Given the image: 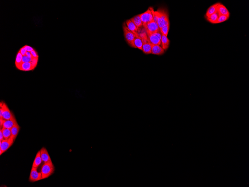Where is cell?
Listing matches in <instances>:
<instances>
[{"label": "cell", "mask_w": 249, "mask_h": 187, "mask_svg": "<svg viewBox=\"0 0 249 187\" xmlns=\"http://www.w3.org/2000/svg\"><path fill=\"white\" fill-rule=\"evenodd\" d=\"M150 9L154 20L157 23L160 29L164 25L170 24L168 13L166 10L160 9L156 11H154L152 8Z\"/></svg>", "instance_id": "cell-1"}, {"label": "cell", "mask_w": 249, "mask_h": 187, "mask_svg": "<svg viewBox=\"0 0 249 187\" xmlns=\"http://www.w3.org/2000/svg\"><path fill=\"white\" fill-rule=\"evenodd\" d=\"M54 170L55 168L52 161L44 163L41 171L43 179L48 178L54 173Z\"/></svg>", "instance_id": "cell-2"}, {"label": "cell", "mask_w": 249, "mask_h": 187, "mask_svg": "<svg viewBox=\"0 0 249 187\" xmlns=\"http://www.w3.org/2000/svg\"><path fill=\"white\" fill-rule=\"evenodd\" d=\"M145 28L147 35H151L161 32L158 25L154 19L148 23Z\"/></svg>", "instance_id": "cell-3"}, {"label": "cell", "mask_w": 249, "mask_h": 187, "mask_svg": "<svg viewBox=\"0 0 249 187\" xmlns=\"http://www.w3.org/2000/svg\"><path fill=\"white\" fill-rule=\"evenodd\" d=\"M123 28L125 40L129 45L133 47V42L136 36V35L129 30L125 23H124L123 24Z\"/></svg>", "instance_id": "cell-4"}, {"label": "cell", "mask_w": 249, "mask_h": 187, "mask_svg": "<svg viewBox=\"0 0 249 187\" xmlns=\"http://www.w3.org/2000/svg\"><path fill=\"white\" fill-rule=\"evenodd\" d=\"M14 140L12 138L0 141V155L5 152L13 144Z\"/></svg>", "instance_id": "cell-5"}, {"label": "cell", "mask_w": 249, "mask_h": 187, "mask_svg": "<svg viewBox=\"0 0 249 187\" xmlns=\"http://www.w3.org/2000/svg\"><path fill=\"white\" fill-rule=\"evenodd\" d=\"M147 39L150 44L153 45H161V34L160 32L147 35Z\"/></svg>", "instance_id": "cell-6"}, {"label": "cell", "mask_w": 249, "mask_h": 187, "mask_svg": "<svg viewBox=\"0 0 249 187\" xmlns=\"http://www.w3.org/2000/svg\"><path fill=\"white\" fill-rule=\"evenodd\" d=\"M143 23V25L144 27L146 26L147 24L149 22L153 19V17L151 10L148 9L145 13L139 15Z\"/></svg>", "instance_id": "cell-7"}, {"label": "cell", "mask_w": 249, "mask_h": 187, "mask_svg": "<svg viewBox=\"0 0 249 187\" xmlns=\"http://www.w3.org/2000/svg\"><path fill=\"white\" fill-rule=\"evenodd\" d=\"M0 106H1L0 108L2 109V112H3L2 113V119H4V120H8L11 119L13 114L11 113L7 104L3 102L2 103L1 102Z\"/></svg>", "instance_id": "cell-8"}, {"label": "cell", "mask_w": 249, "mask_h": 187, "mask_svg": "<svg viewBox=\"0 0 249 187\" xmlns=\"http://www.w3.org/2000/svg\"><path fill=\"white\" fill-rule=\"evenodd\" d=\"M42 179H43V178L41 172H38L37 168L32 167L29 176V180L31 182H34Z\"/></svg>", "instance_id": "cell-9"}, {"label": "cell", "mask_w": 249, "mask_h": 187, "mask_svg": "<svg viewBox=\"0 0 249 187\" xmlns=\"http://www.w3.org/2000/svg\"><path fill=\"white\" fill-rule=\"evenodd\" d=\"M17 123L15 117L14 115L12 117L11 119L8 120H5L3 125V127L5 128L11 129L15 125H16Z\"/></svg>", "instance_id": "cell-10"}, {"label": "cell", "mask_w": 249, "mask_h": 187, "mask_svg": "<svg viewBox=\"0 0 249 187\" xmlns=\"http://www.w3.org/2000/svg\"><path fill=\"white\" fill-rule=\"evenodd\" d=\"M40 152L42 159L44 163L51 161V158L46 149L43 147L40 150Z\"/></svg>", "instance_id": "cell-11"}, {"label": "cell", "mask_w": 249, "mask_h": 187, "mask_svg": "<svg viewBox=\"0 0 249 187\" xmlns=\"http://www.w3.org/2000/svg\"><path fill=\"white\" fill-rule=\"evenodd\" d=\"M143 42L141 38L139 36V34L136 35L133 42V47L138 48L142 50Z\"/></svg>", "instance_id": "cell-12"}, {"label": "cell", "mask_w": 249, "mask_h": 187, "mask_svg": "<svg viewBox=\"0 0 249 187\" xmlns=\"http://www.w3.org/2000/svg\"><path fill=\"white\" fill-rule=\"evenodd\" d=\"M126 24L127 26V27L129 30H130L133 34L136 35L139 34V33H138L139 30H138L136 25L134 24V23L130 19H129V20L126 21Z\"/></svg>", "instance_id": "cell-13"}, {"label": "cell", "mask_w": 249, "mask_h": 187, "mask_svg": "<svg viewBox=\"0 0 249 187\" xmlns=\"http://www.w3.org/2000/svg\"><path fill=\"white\" fill-rule=\"evenodd\" d=\"M165 50L159 45H152V54L156 55H162L164 54Z\"/></svg>", "instance_id": "cell-14"}, {"label": "cell", "mask_w": 249, "mask_h": 187, "mask_svg": "<svg viewBox=\"0 0 249 187\" xmlns=\"http://www.w3.org/2000/svg\"><path fill=\"white\" fill-rule=\"evenodd\" d=\"M217 12L219 13V16L222 15L229 16L230 14L228 10L226 7L221 3H220V4L218 6Z\"/></svg>", "instance_id": "cell-15"}, {"label": "cell", "mask_w": 249, "mask_h": 187, "mask_svg": "<svg viewBox=\"0 0 249 187\" xmlns=\"http://www.w3.org/2000/svg\"><path fill=\"white\" fill-rule=\"evenodd\" d=\"M220 3H216L211 6L207 11L205 14L206 17H209L212 15L217 13L218 11V6L220 4Z\"/></svg>", "instance_id": "cell-16"}, {"label": "cell", "mask_w": 249, "mask_h": 187, "mask_svg": "<svg viewBox=\"0 0 249 187\" xmlns=\"http://www.w3.org/2000/svg\"><path fill=\"white\" fill-rule=\"evenodd\" d=\"M17 68L18 69L24 71H28L34 70L31 62L22 63Z\"/></svg>", "instance_id": "cell-17"}, {"label": "cell", "mask_w": 249, "mask_h": 187, "mask_svg": "<svg viewBox=\"0 0 249 187\" xmlns=\"http://www.w3.org/2000/svg\"><path fill=\"white\" fill-rule=\"evenodd\" d=\"M130 20L136 25L138 30L139 31V29L143 25L142 21L139 15L133 17L130 19Z\"/></svg>", "instance_id": "cell-18"}, {"label": "cell", "mask_w": 249, "mask_h": 187, "mask_svg": "<svg viewBox=\"0 0 249 187\" xmlns=\"http://www.w3.org/2000/svg\"><path fill=\"white\" fill-rule=\"evenodd\" d=\"M19 130H20V126L18 123H17L11 129V136L10 137L12 138L15 141L19 133Z\"/></svg>", "instance_id": "cell-19"}, {"label": "cell", "mask_w": 249, "mask_h": 187, "mask_svg": "<svg viewBox=\"0 0 249 187\" xmlns=\"http://www.w3.org/2000/svg\"><path fill=\"white\" fill-rule=\"evenodd\" d=\"M169 40L167 37L161 34V43L162 48L164 50H167L169 48Z\"/></svg>", "instance_id": "cell-20"}, {"label": "cell", "mask_w": 249, "mask_h": 187, "mask_svg": "<svg viewBox=\"0 0 249 187\" xmlns=\"http://www.w3.org/2000/svg\"><path fill=\"white\" fill-rule=\"evenodd\" d=\"M42 162V160L41 157L40 151H39L37 153L35 160L33 162V167L37 168Z\"/></svg>", "instance_id": "cell-21"}, {"label": "cell", "mask_w": 249, "mask_h": 187, "mask_svg": "<svg viewBox=\"0 0 249 187\" xmlns=\"http://www.w3.org/2000/svg\"><path fill=\"white\" fill-rule=\"evenodd\" d=\"M1 130L3 134L4 139H7L9 138L11 136V129L2 127V129H1Z\"/></svg>", "instance_id": "cell-22"}, {"label": "cell", "mask_w": 249, "mask_h": 187, "mask_svg": "<svg viewBox=\"0 0 249 187\" xmlns=\"http://www.w3.org/2000/svg\"><path fill=\"white\" fill-rule=\"evenodd\" d=\"M219 17V13L217 12V13L212 15H211L209 17H207V19L210 23H213V24H216L217 21L218 20Z\"/></svg>", "instance_id": "cell-23"}, {"label": "cell", "mask_w": 249, "mask_h": 187, "mask_svg": "<svg viewBox=\"0 0 249 187\" xmlns=\"http://www.w3.org/2000/svg\"><path fill=\"white\" fill-rule=\"evenodd\" d=\"M23 57V56L21 54L20 52H18V54H17L15 60V65L17 67H18L23 63L22 62Z\"/></svg>", "instance_id": "cell-24"}, {"label": "cell", "mask_w": 249, "mask_h": 187, "mask_svg": "<svg viewBox=\"0 0 249 187\" xmlns=\"http://www.w3.org/2000/svg\"><path fill=\"white\" fill-rule=\"evenodd\" d=\"M170 24L164 25L160 29L161 34L167 37L169 29Z\"/></svg>", "instance_id": "cell-25"}, {"label": "cell", "mask_w": 249, "mask_h": 187, "mask_svg": "<svg viewBox=\"0 0 249 187\" xmlns=\"http://www.w3.org/2000/svg\"><path fill=\"white\" fill-rule=\"evenodd\" d=\"M229 16H226V15H220L219 16V18H218V20H217L216 24H218V23H223V22H224L227 20L228 18H229Z\"/></svg>", "instance_id": "cell-26"}, {"label": "cell", "mask_w": 249, "mask_h": 187, "mask_svg": "<svg viewBox=\"0 0 249 187\" xmlns=\"http://www.w3.org/2000/svg\"><path fill=\"white\" fill-rule=\"evenodd\" d=\"M33 58L25 55V56H23V59H22V62H30Z\"/></svg>", "instance_id": "cell-27"}, {"label": "cell", "mask_w": 249, "mask_h": 187, "mask_svg": "<svg viewBox=\"0 0 249 187\" xmlns=\"http://www.w3.org/2000/svg\"><path fill=\"white\" fill-rule=\"evenodd\" d=\"M38 61V58H34L32 59L31 62H30L33 69H34L36 67Z\"/></svg>", "instance_id": "cell-28"}, {"label": "cell", "mask_w": 249, "mask_h": 187, "mask_svg": "<svg viewBox=\"0 0 249 187\" xmlns=\"http://www.w3.org/2000/svg\"><path fill=\"white\" fill-rule=\"evenodd\" d=\"M24 48L25 49V50H27V52H31L32 51H33V50H34V49L32 47H31L30 46H28V45H25L24 46Z\"/></svg>", "instance_id": "cell-29"}, {"label": "cell", "mask_w": 249, "mask_h": 187, "mask_svg": "<svg viewBox=\"0 0 249 187\" xmlns=\"http://www.w3.org/2000/svg\"><path fill=\"white\" fill-rule=\"evenodd\" d=\"M19 51L20 52L21 54H22L23 56L25 55L26 54L27 52V50L24 48V47L21 48L20 50H19Z\"/></svg>", "instance_id": "cell-30"}, {"label": "cell", "mask_w": 249, "mask_h": 187, "mask_svg": "<svg viewBox=\"0 0 249 187\" xmlns=\"http://www.w3.org/2000/svg\"><path fill=\"white\" fill-rule=\"evenodd\" d=\"M31 53L33 57L34 58H39V55H38L37 53L36 52L35 50H34L33 51L31 52Z\"/></svg>", "instance_id": "cell-31"}, {"label": "cell", "mask_w": 249, "mask_h": 187, "mask_svg": "<svg viewBox=\"0 0 249 187\" xmlns=\"http://www.w3.org/2000/svg\"><path fill=\"white\" fill-rule=\"evenodd\" d=\"M4 120V119H0V126H1V129H2V127H3V125Z\"/></svg>", "instance_id": "cell-32"}, {"label": "cell", "mask_w": 249, "mask_h": 187, "mask_svg": "<svg viewBox=\"0 0 249 187\" xmlns=\"http://www.w3.org/2000/svg\"><path fill=\"white\" fill-rule=\"evenodd\" d=\"M0 141H2L4 139V138L1 130H0Z\"/></svg>", "instance_id": "cell-33"}, {"label": "cell", "mask_w": 249, "mask_h": 187, "mask_svg": "<svg viewBox=\"0 0 249 187\" xmlns=\"http://www.w3.org/2000/svg\"><path fill=\"white\" fill-rule=\"evenodd\" d=\"M25 55H26L27 56H29V57L33 58H34L32 55L31 53V52H27Z\"/></svg>", "instance_id": "cell-34"}]
</instances>
